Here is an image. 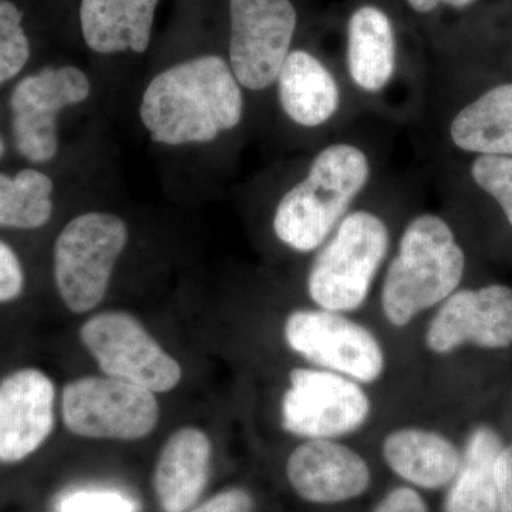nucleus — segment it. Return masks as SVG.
I'll return each instance as SVG.
<instances>
[{
  "mask_svg": "<svg viewBox=\"0 0 512 512\" xmlns=\"http://www.w3.org/2000/svg\"><path fill=\"white\" fill-rule=\"evenodd\" d=\"M80 340L109 377L167 393L183 379V369L173 356L130 313L103 312L80 328Z\"/></svg>",
  "mask_w": 512,
  "mask_h": 512,
  "instance_id": "1a4fd4ad",
  "label": "nucleus"
},
{
  "mask_svg": "<svg viewBox=\"0 0 512 512\" xmlns=\"http://www.w3.org/2000/svg\"><path fill=\"white\" fill-rule=\"evenodd\" d=\"M348 67L353 82L366 92H379L392 79L396 42L392 22L383 10L362 6L348 28Z\"/></svg>",
  "mask_w": 512,
  "mask_h": 512,
  "instance_id": "6ab92c4d",
  "label": "nucleus"
},
{
  "mask_svg": "<svg viewBox=\"0 0 512 512\" xmlns=\"http://www.w3.org/2000/svg\"><path fill=\"white\" fill-rule=\"evenodd\" d=\"M229 67L241 86L264 90L278 79L293 33L291 0H229Z\"/></svg>",
  "mask_w": 512,
  "mask_h": 512,
  "instance_id": "9d476101",
  "label": "nucleus"
},
{
  "mask_svg": "<svg viewBox=\"0 0 512 512\" xmlns=\"http://www.w3.org/2000/svg\"><path fill=\"white\" fill-rule=\"evenodd\" d=\"M372 403L362 384L319 369L296 367L281 403V423L292 436L335 440L365 426Z\"/></svg>",
  "mask_w": 512,
  "mask_h": 512,
  "instance_id": "423d86ee",
  "label": "nucleus"
},
{
  "mask_svg": "<svg viewBox=\"0 0 512 512\" xmlns=\"http://www.w3.org/2000/svg\"><path fill=\"white\" fill-rule=\"evenodd\" d=\"M62 416L67 429L86 439L141 440L160 420L150 390L114 377H82L63 389Z\"/></svg>",
  "mask_w": 512,
  "mask_h": 512,
  "instance_id": "0eeeda50",
  "label": "nucleus"
},
{
  "mask_svg": "<svg viewBox=\"0 0 512 512\" xmlns=\"http://www.w3.org/2000/svg\"><path fill=\"white\" fill-rule=\"evenodd\" d=\"M55 426V384L42 370L20 369L0 380V463L36 453Z\"/></svg>",
  "mask_w": 512,
  "mask_h": 512,
  "instance_id": "ddd939ff",
  "label": "nucleus"
},
{
  "mask_svg": "<svg viewBox=\"0 0 512 512\" xmlns=\"http://www.w3.org/2000/svg\"><path fill=\"white\" fill-rule=\"evenodd\" d=\"M504 349L512 345V289L488 285L451 293L426 332V346L450 355L461 346Z\"/></svg>",
  "mask_w": 512,
  "mask_h": 512,
  "instance_id": "f8f14e48",
  "label": "nucleus"
},
{
  "mask_svg": "<svg viewBox=\"0 0 512 512\" xmlns=\"http://www.w3.org/2000/svg\"><path fill=\"white\" fill-rule=\"evenodd\" d=\"M25 276L13 249L0 241V303L18 298L23 291Z\"/></svg>",
  "mask_w": 512,
  "mask_h": 512,
  "instance_id": "a878e982",
  "label": "nucleus"
},
{
  "mask_svg": "<svg viewBox=\"0 0 512 512\" xmlns=\"http://www.w3.org/2000/svg\"><path fill=\"white\" fill-rule=\"evenodd\" d=\"M241 87L220 56L175 64L148 84L140 116L151 138L167 146L210 143L242 119Z\"/></svg>",
  "mask_w": 512,
  "mask_h": 512,
  "instance_id": "f257e3e1",
  "label": "nucleus"
},
{
  "mask_svg": "<svg viewBox=\"0 0 512 512\" xmlns=\"http://www.w3.org/2000/svg\"><path fill=\"white\" fill-rule=\"evenodd\" d=\"M369 161L349 144L329 146L313 160L308 177L286 192L276 208L279 241L298 252L319 248L369 178Z\"/></svg>",
  "mask_w": 512,
  "mask_h": 512,
  "instance_id": "7ed1b4c3",
  "label": "nucleus"
},
{
  "mask_svg": "<svg viewBox=\"0 0 512 512\" xmlns=\"http://www.w3.org/2000/svg\"><path fill=\"white\" fill-rule=\"evenodd\" d=\"M503 448L500 434L491 427L471 431L447 495L446 512H500L495 468Z\"/></svg>",
  "mask_w": 512,
  "mask_h": 512,
  "instance_id": "aec40b11",
  "label": "nucleus"
},
{
  "mask_svg": "<svg viewBox=\"0 0 512 512\" xmlns=\"http://www.w3.org/2000/svg\"><path fill=\"white\" fill-rule=\"evenodd\" d=\"M128 241L126 222L107 212L73 218L55 244V281L69 311L96 308L109 289L111 274Z\"/></svg>",
  "mask_w": 512,
  "mask_h": 512,
  "instance_id": "39448f33",
  "label": "nucleus"
},
{
  "mask_svg": "<svg viewBox=\"0 0 512 512\" xmlns=\"http://www.w3.org/2000/svg\"><path fill=\"white\" fill-rule=\"evenodd\" d=\"M387 248L389 231L377 215L356 211L343 218L309 272L312 301L325 311L359 309L366 302Z\"/></svg>",
  "mask_w": 512,
  "mask_h": 512,
  "instance_id": "20e7f679",
  "label": "nucleus"
},
{
  "mask_svg": "<svg viewBox=\"0 0 512 512\" xmlns=\"http://www.w3.org/2000/svg\"><path fill=\"white\" fill-rule=\"evenodd\" d=\"M212 444L205 431L184 427L165 441L154 468L153 487L164 512L190 511L207 487Z\"/></svg>",
  "mask_w": 512,
  "mask_h": 512,
  "instance_id": "2eb2a0df",
  "label": "nucleus"
},
{
  "mask_svg": "<svg viewBox=\"0 0 512 512\" xmlns=\"http://www.w3.org/2000/svg\"><path fill=\"white\" fill-rule=\"evenodd\" d=\"M90 82L79 67H46L20 80L10 97L16 148L32 163L52 160L59 148L57 116L90 94Z\"/></svg>",
  "mask_w": 512,
  "mask_h": 512,
  "instance_id": "9b49d317",
  "label": "nucleus"
},
{
  "mask_svg": "<svg viewBox=\"0 0 512 512\" xmlns=\"http://www.w3.org/2000/svg\"><path fill=\"white\" fill-rule=\"evenodd\" d=\"M284 336L286 345L306 362L360 384L377 382L386 369L379 339L343 313L320 308L292 312Z\"/></svg>",
  "mask_w": 512,
  "mask_h": 512,
  "instance_id": "6e6552de",
  "label": "nucleus"
},
{
  "mask_svg": "<svg viewBox=\"0 0 512 512\" xmlns=\"http://www.w3.org/2000/svg\"><path fill=\"white\" fill-rule=\"evenodd\" d=\"M23 15L10 0H0V84L18 76L30 57Z\"/></svg>",
  "mask_w": 512,
  "mask_h": 512,
  "instance_id": "5701e85b",
  "label": "nucleus"
},
{
  "mask_svg": "<svg viewBox=\"0 0 512 512\" xmlns=\"http://www.w3.org/2000/svg\"><path fill=\"white\" fill-rule=\"evenodd\" d=\"M254 501L251 495L242 488H231L214 495L187 512H252Z\"/></svg>",
  "mask_w": 512,
  "mask_h": 512,
  "instance_id": "bb28decb",
  "label": "nucleus"
},
{
  "mask_svg": "<svg viewBox=\"0 0 512 512\" xmlns=\"http://www.w3.org/2000/svg\"><path fill=\"white\" fill-rule=\"evenodd\" d=\"M474 2L477 0H407V3L419 13H429L431 10L439 8L441 3L451 6V8L461 9L473 5Z\"/></svg>",
  "mask_w": 512,
  "mask_h": 512,
  "instance_id": "c756f323",
  "label": "nucleus"
},
{
  "mask_svg": "<svg viewBox=\"0 0 512 512\" xmlns=\"http://www.w3.org/2000/svg\"><path fill=\"white\" fill-rule=\"evenodd\" d=\"M498 504L500 512H512V444L504 446L497 460Z\"/></svg>",
  "mask_w": 512,
  "mask_h": 512,
  "instance_id": "c85d7f7f",
  "label": "nucleus"
},
{
  "mask_svg": "<svg viewBox=\"0 0 512 512\" xmlns=\"http://www.w3.org/2000/svg\"><path fill=\"white\" fill-rule=\"evenodd\" d=\"M59 512H137V507L117 491L80 490L60 501Z\"/></svg>",
  "mask_w": 512,
  "mask_h": 512,
  "instance_id": "393cba45",
  "label": "nucleus"
},
{
  "mask_svg": "<svg viewBox=\"0 0 512 512\" xmlns=\"http://www.w3.org/2000/svg\"><path fill=\"white\" fill-rule=\"evenodd\" d=\"M3 153H5V143H3L2 137H0V158H2Z\"/></svg>",
  "mask_w": 512,
  "mask_h": 512,
  "instance_id": "7c9ffc66",
  "label": "nucleus"
},
{
  "mask_svg": "<svg viewBox=\"0 0 512 512\" xmlns=\"http://www.w3.org/2000/svg\"><path fill=\"white\" fill-rule=\"evenodd\" d=\"M53 181L36 170L0 174V227L36 229L52 217Z\"/></svg>",
  "mask_w": 512,
  "mask_h": 512,
  "instance_id": "4be33fe9",
  "label": "nucleus"
},
{
  "mask_svg": "<svg viewBox=\"0 0 512 512\" xmlns=\"http://www.w3.org/2000/svg\"><path fill=\"white\" fill-rule=\"evenodd\" d=\"M454 144L481 156H512V83L484 93L451 124Z\"/></svg>",
  "mask_w": 512,
  "mask_h": 512,
  "instance_id": "412c9836",
  "label": "nucleus"
},
{
  "mask_svg": "<svg viewBox=\"0 0 512 512\" xmlns=\"http://www.w3.org/2000/svg\"><path fill=\"white\" fill-rule=\"evenodd\" d=\"M471 175L478 187L500 204L512 227V156H480Z\"/></svg>",
  "mask_w": 512,
  "mask_h": 512,
  "instance_id": "b1692460",
  "label": "nucleus"
},
{
  "mask_svg": "<svg viewBox=\"0 0 512 512\" xmlns=\"http://www.w3.org/2000/svg\"><path fill=\"white\" fill-rule=\"evenodd\" d=\"M276 80L282 109L303 127L320 126L338 110V83L329 70L305 50L289 53Z\"/></svg>",
  "mask_w": 512,
  "mask_h": 512,
  "instance_id": "a211bd4d",
  "label": "nucleus"
},
{
  "mask_svg": "<svg viewBox=\"0 0 512 512\" xmlns=\"http://www.w3.org/2000/svg\"><path fill=\"white\" fill-rule=\"evenodd\" d=\"M375 512H427L426 503L412 488L390 491L377 505Z\"/></svg>",
  "mask_w": 512,
  "mask_h": 512,
  "instance_id": "cd10ccee",
  "label": "nucleus"
},
{
  "mask_svg": "<svg viewBox=\"0 0 512 512\" xmlns=\"http://www.w3.org/2000/svg\"><path fill=\"white\" fill-rule=\"evenodd\" d=\"M382 453L394 474L427 490L450 484L463 458L453 441L420 427L392 431L383 441Z\"/></svg>",
  "mask_w": 512,
  "mask_h": 512,
  "instance_id": "dca6fc26",
  "label": "nucleus"
},
{
  "mask_svg": "<svg viewBox=\"0 0 512 512\" xmlns=\"http://www.w3.org/2000/svg\"><path fill=\"white\" fill-rule=\"evenodd\" d=\"M466 255L447 222L421 215L410 222L382 289L384 318L396 328L446 301L463 279Z\"/></svg>",
  "mask_w": 512,
  "mask_h": 512,
  "instance_id": "f03ea898",
  "label": "nucleus"
},
{
  "mask_svg": "<svg viewBox=\"0 0 512 512\" xmlns=\"http://www.w3.org/2000/svg\"><path fill=\"white\" fill-rule=\"evenodd\" d=\"M286 477L309 503H345L370 484L369 466L359 453L333 440H308L286 461Z\"/></svg>",
  "mask_w": 512,
  "mask_h": 512,
  "instance_id": "4468645a",
  "label": "nucleus"
},
{
  "mask_svg": "<svg viewBox=\"0 0 512 512\" xmlns=\"http://www.w3.org/2000/svg\"><path fill=\"white\" fill-rule=\"evenodd\" d=\"M158 0H82L84 42L101 55L144 53L150 45Z\"/></svg>",
  "mask_w": 512,
  "mask_h": 512,
  "instance_id": "f3484780",
  "label": "nucleus"
}]
</instances>
